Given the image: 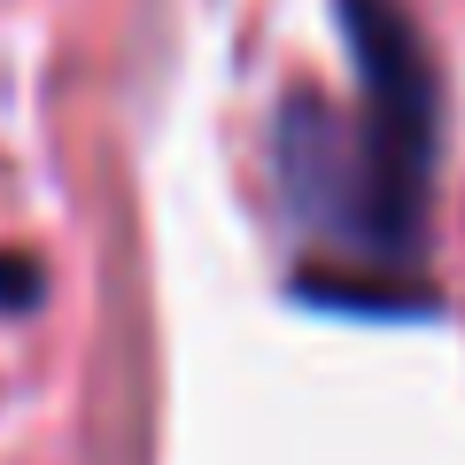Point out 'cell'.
Wrapping results in <instances>:
<instances>
[{
    "label": "cell",
    "mask_w": 465,
    "mask_h": 465,
    "mask_svg": "<svg viewBox=\"0 0 465 465\" xmlns=\"http://www.w3.org/2000/svg\"><path fill=\"white\" fill-rule=\"evenodd\" d=\"M341 39L357 54V109L295 85L280 101V186L318 241L365 264H403L427 241L434 78L388 0H341Z\"/></svg>",
    "instance_id": "6da1fadb"
},
{
    "label": "cell",
    "mask_w": 465,
    "mask_h": 465,
    "mask_svg": "<svg viewBox=\"0 0 465 465\" xmlns=\"http://www.w3.org/2000/svg\"><path fill=\"white\" fill-rule=\"evenodd\" d=\"M32 295H39V272L32 264H0V302H8V311H24Z\"/></svg>",
    "instance_id": "7a4b0ae2"
}]
</instances>
